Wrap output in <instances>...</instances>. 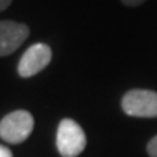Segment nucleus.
Masks as SVG:
<instances>
[{"mask_svg": "<svg viewBox=\"0 0 157 157\" xmlns=\"http://www.w3.org/2000/svg\"><path fill=\"white\" fill-rule=\"evenodd\" d=\"M147 154L151 157H157V135L147 143Z\"/></svg>", "mask_w": 157, "mask_h": 157, "instance_id": "423d86ee", "label": "nucleus"}, {"mask_svg": "<svg viewBox=\"0 0 157 157\" xmlns=\"http://www.w3.org/2000/svg\"><path fill=\"white\" fill-rule=\"evenodd\" d=\"M0 157H13V154H11V151L6 146L0 144Z\"/></svg>", "mask_w": 157, "mask_h": 157, "instance_id": "6e6552de", "label": "nucleus"}, {"mask_svg": "<svg viewBox=\"0 0 157 157\" xmlns=\"http://www.w3.org/2000/svg\"><path fill=\"white\" fill-rule=\"evenodd\" d=\"M34 117L27 111H13L0 120V138L10 144H19L32 133Z\"/></svg>", "mask_w": 157, "mask_h": 157, "instance_id": "f03ea898", "label": "nucleus"}, {"mask_svg": "<svg viewBox=\"0 0 157 157\" xmlns=\"http://www.w3.org/2000/svg\"><path fill=\"white\" fill-rule=\"evenodd\" d=\"M122 109L132 117H157V93L152 90H130L122 98Z\"/></svg>", "mask_w": 157, "mask_h": 157, "instance_id": "7ed1b4c3", "label": "nucleus"}, {"mask_svg": "<svg viewBox=\"0 0 157 157\" xmlns=\"http://www.w3.org/2000/svg\"><path fill=\"white\" fill-rule=\"evenodd\" d=\"M87 146V136L78 125L72 119H64L58 125L56 133V147L61 157H77Z\"/></svg>", "mask_w": 157, "mask_h": 157, "instance_id": "f257e3e1", "label": "nucleus"}, {"mask_svg": "<svg viewBox=\"0 0 157 157\" xmlns=\"http://www.w3.org/2000/svg\"><path fill=\"white\" fill-rule=\"evenodd\" d=\"M52 61V48L45 44H35L29 47L21 56L18 64V74L21 77H32L44 71Z\"/></svg>", "mask_w": 157, "mask_h": 157, "instance_id": "20e7f679", "label": "nucleus"}, {"mask_svg": "<svg viewBox=\"0 0 157 157\" xmlns=\"http://www.w3.org/2000/svg\"><path fill=\"white\" fill-rule=\"evenodd\" d=\"M11 2H13V0H0V11H3V10L8 8Z\"/></svg>", "mask_w": 157, "mask_h": 157, "instance_id": "1a4fd4ad", "label": "nucleus"}, {"mask_svg": "<svg viewBox=\"0 0 157 157\" xmlns=\"http://www.w3.org/2000/svg\"><path fill=\"white\" fill-rule=\"evenodd\" d=\"M124 5H127V6H138V5H141V3H144L146 0H120Z\"/></svg>", "mask_w": 157, "mask_h": 157, "instance_id": "0eeeda50", "label": "nucleus"}, {"mask_svg": "<svg viewBox=\"0 0 157 157\" xmlns=\"http://www.w3.org/2000/svg\"><path fill=\"white\" fill-rule=\"evenodd\" d=\"M29 35V27L16 21H0V58L6 56L23 45Z\"/></svg>", "mask_w": 157, "mask_h": 157, "instance_id": "39448f33", "label": "nucleus"}]
</instances>
